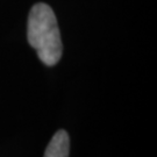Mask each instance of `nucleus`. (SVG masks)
Returning <instances> with one entry per match:
<instances>
[{"label": "nucleus", "mask_w": 157, "mask_h": 157, "mask_svg": "<svg viewBox=\"0 0 157 157\" xmlns=\"http://www.w3.org/2000/svg\"><path fill=\"white\" fill-rule=\"evenodd\" d=\"M27 37L40 61L45 65L52 67L61 59L63 51L61 33L50 6L43 2L33 6L28 17Z\"/></svg>", "instance_id": "obj_1"}, {"label": "nucleus", "mask_w": 157, "mask_h": 157, "mask_svg": "<svg viewBox=\"0 0 157 157\" xmlns=\"http://www.w3.org/2000/svg\"><path fill=\"white\" fill-rule=\"evenodd\" d=\"M70 137L64 129L57 130L47 147L43 157H69Z\"/></svg>", "instance_id": "obj_2"}]
</instances>
